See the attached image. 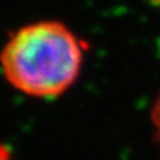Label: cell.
<instances>
[{
	"mask_svg": "<svg viewBox=\"0 0 160 160\" xmlns=\"http://www.w3.org/2000/svg\"><path fill=\"white\" fill-rule=\"evenodd\" d=\"M85 40L67 24L42 19L12 33L0 51L6 82L33 98L64 95L79 79L86 53Z\"/></svg>",
	"mask_w": 160,
	"mask_h": 160,
	"instance_id": "cell-1",
	"label": "cell"
},
{
	"mask_svg": "<svg viewBox=\"0 0 160 160\" xmlns=\"http://www.w3.org/2000/svg\"><path fill=\"white\" fill-rule=\"evenodd\" d=\"M150 119H151V125H153L156 137L160 141V93L153 102V107H151V111H150Z\"/></svg>",
	"mask_w": 160,
	"mask_h": 160,
	"instance_id": "cell-2",
	"label": "cell"
}]
</instances>
